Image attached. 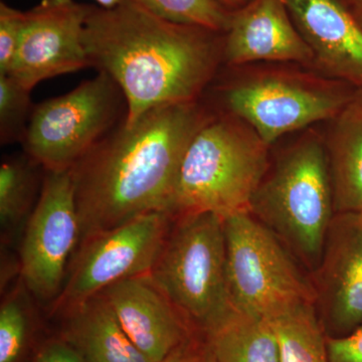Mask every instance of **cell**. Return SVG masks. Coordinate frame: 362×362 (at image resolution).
I'll list each match as a JSON object with an SVG mask.
<instances>
[{
	"instance_id": "obj_1",
	"label": "cell",
	"mask_w": 362,
	"mask_h": 362,
	"mask_svg": "<svg viewBox=\"0 0 362 362\" xmlns=\"http://www.w3.org/2000/svg\"><path fill=\"white\" fill-rule=\"evenodd\" d=\"M220 33L164 20L138 0L104 8L88 4L82 42L90 66L122 90L124 123L166 105L190 103L213 78L223 42Z\"/></svg>"
},
{
	"instance_id": "obj_2",
	"label": "cell",
	"mask_w": 362,
	"mask_h": 362,
	"mask_svg": "<svg viewBox=\"0 0 362 362\" xmlns=\"http://www.w3.org/2000/svg\"><path fill=\"white\" fill-rule=\"evenodd\" d=\"M197 101L121 124L71 168L80 243L152 211L171 214L183 157L209 120Z\"/></svg>"
},
{
	"instance_id": "obj_3",
	"label": "cell",
	"mask_w": 362,
	"mask_h": 362,
	"mask_svg": "<svg viewBox=\"0 0 362 362\" xmlns=\"http://www.w3.org/2000/svg\"><path fill=\"white\" fill-rule=\"evenodd\" d=\"M269 147L237 116L209 117L183 157L171 214L213 213L223 218L250 211L268 173Z\"/></svg>"
},
{
	"instance_id": "obj_4",
	"label": "cell",
	"mask_w": 362,
	"mask_h": 362,
	"mask_svg": "<svg viewBox=\"0 0 362 362\" xmlns=\"http://www.w3.org/2000/svg\"><path fill=\"white\" fill-rule=\"evenodd\" d=\"M250 213L306 268H316L335 214L327 152L319 136H305L281 156Z\"/></svg>"
},
{
	"instance_id": "obj_5",
	"label": "cell",
	"mask_w": 362,
	"mask_h": 362,
	"mask_svg": "<svg viewBox=\"0 0 362 362\" xmlns=\"http://www.w3.org/2000/svg\"><path fill=\"white\" fill-rule=\"evenodd\" d=\"M150 275L197 330L223 315L232 305L223 218L213 213L173 216Z\"/></svg>"
},
{
	"instance_id": "obj_6",
	"label": "cell",
	"mask_w": 362,
	"mask_h": 362,
	"mask_svg": "<svg viewBox=\"0 0 362 362\" xmlns=\"http://www.w3.org/2000/svg\"><path fill=\"white\" fill-rule=\"evenodd\" d=\"M226 279L233 306L272 320L304 304H315L310 278L294 255L250 211L223 218Z\"/></svg>"
},
{
	"instance_id": "obj_7",
	"label": "cell",
	"mask_w": 362,
	"mask_h": 362,
	"mask_svg": "<svg viewBox=\"0 0 362 362\" xmlns=\"http://www.w3.org/2000/svg\"><path fill=\"white\" fill-rule=\"evenodd\" d=\"M126 108L122 90L105 71L33 111L23 144L44 170L75 165L116 125Z\"/></svg>"
},
{
	"instance_id": "obj_8",
	"label": "cell",
	"mask_w": 362,
	"mask_h": 362,
	"mask_svg": "<svg viewBox=\"0 0 362 362\" xmlns=\"http://www.w3.org/2000/svg\"><path fill=\"white\" fill-rule=\"evenodd\" d=\"M357 92L346 83L291 71H266L230 85L226 106L271 145L286 133L333 120Z\"/></svg>"
},
{
	"instance_id": "obj_9",
	"label": "cell",
	"mask_w": 362,
	"mask_h": 362,
	"mask_svg": "<svg viewBox=\"0 0 362 362\" xmlns=\"http://www.w3.org/2000/svg\"><path fill=\"white\" fill-rule=\"evenodd\" d=\"M173 221L168 211H152L83 242L54 304V311L64 314L119 281L149 274Z\"/></svg>"
},
{
	"instance_id": "obj_10",
	"label": "cell",
	"mask_w": 362,
	"mask_h": 362,
	"mask_svg": "<svg viewBox=\"0 0 362 362\" xmlns=\"http://www.w3.org/2000/svg\"><path fill=\"white\" fill-rule=\"evenodd\" d=\"M45 171L37 204L26 221L20 273L33 297L49 301L63 289L81 228L71 168Z\"/></svg>"
},
{
	"instance_id": "obj_11",
	"label": "cell",
	"mask_w": 362,
	"mask_h": 362,
	"mask_svg": "<svg viewBox=\"0 0 362 362\" xmlns=\"http://www.w3.org/2000/svg\"><path fill=\"white\" fill-rule=\"evenodd\" d=\"M25 13L20 44L4 75L32 90L42 81L90 66L82 42L88 4L42 0Z\"/></svg>"
},
{
	"instance_id": "obj_12",
	"label": "cell",
	"mask_w": 362,
	"mask_h": 362,
	"mask_svg": "<svg viewBox=\"0 0 362 362\" xmlns=\"http://www.w3.org/2000/svg\"><path fill=\"white\" fill-rule=\"evenodd\" d=\"M310 281L327 337L362 325V211L334 214Z\"/></svg>"
},
{
	"instance_id": "obj_13",
	"label": "cell",
	"mask_w": 362,
	"mask_h": 362,
	"mask_svg": "<svg viewBox=\"0 0 362 362\" xmlns=\"http://www.w3.org/2000/svg\"><path fill=\"white\" fill-rule=\"evenodd\" d=\"M128 337L151 362H160L199 330L151 275L124 279L100 292Z\"/></svg>"
},
{
	"instance_id": "obj_14",
	"label": "cell",
	"mask_w": 362,
	"mask_h": 362,
	"mask_svg": "<svg viewBox=\"0 0 362 362\" xmlns=\"http://www.w3.org/2000/svg\"><path fill=\"white\" fill-rule=\"evenodd\" d=\"M314 65L362 90V30L345 0H284Z\"/></svg>"
},
{
	"instance_id": "obj_15",
	"label": "cell",
	"mask_w": 362,
	"mask_h": 362,
	"mask_svg": "<svg viewBox=\"0 0 362 362\" xmlns=\"http://www.w3.org/2000/svg\"><path fill=\"white\" fill-rule=\"evenodd\" d=\"M223 56L230 65L297 62L314 65V54L297 30L284 0H252L233 11Z\"/></svg>"
},
{
	"instance_id": "obj_16",
	"label": "cell",
	"mask_w": 362,
	"mask_h": 362,
	"mask_svg": "<svg viewBox=\"0 0 362 362\" xmlns=\"http://www.w3.org/2000/svg\"><path fill=\"white\" fill-rule=\"evenodd\" d=\"M63 339L85 362H151L138 349L101 294L64 313Z\"/></svg>"
},
{
	"instance_id": "obj_17",
	"label": "cell",
	"mask_w": 362,
	"mask_h": 362,
	"mask_svg": "<svg viewBox=\"0 0 362 362\" xmlns=\"http://www.w3.org/2000/svg\"><path fill=\"white\" fill-rule=\"evenodd\" d=\"M326 144L335 214L362 211V90L333 119Z\"/></svg>"
},
{
	"instance_id": "obj_18",
	"label": "cell",
	"mask_w": 362,
	"mask_h": 362,
	"mask_svg": "<svg viewBox=\"0 0 362 362\" xmlns=\"http://www.w3.org/2000/svg\"><path fill=\"white\" fill-rule=\"evenodd\" d=\"M199 332L211 362H280L270 320L233 304Z\"/></svg>"
},
{
	"instance_id": "obj_19",
	"label": "cell",
	"mask_w": 362,
	"mask_h": 362,
	"mask_svg": "<svg viewBox=\"0 0 362 362\" xmlns=\"http://www.w3.org/2000/svg\"><path fill=\"white\" fill-rule=\"evenodd\" d=\"M280 362H328L325 330L315 304H304L270 320Z\"/></svg>"
},
{
	"instance_id": "obj_20",
	"label": "cell",
	"mask_w": 362,
	"mask_h": 362,
	"mask_svg": "<svg viewBox=\"0 0 362 362\" xmlns=\"http://www.w3.org/2000/svg\"><path fill=\"white\" fill-rule=\"evenodd\" d=\"M39 165L30 156L6 157L0 165V223L13 235L33 211L39 187Z\"/></svg>"
},
{
	"instance_id": "obj_21",
	"label": "cell",
	"mask_w": 362,
	"mask_h": 362,
	"mask_svg": "<svg viewBox=\"0 0 362 362\" xmlns=\"http://www.w3.org/2000/svg\"><path fill=\"white\" fill-rule=\"evenodd\" d=\"M30 293L23 280L2 300L0 307V362H23L35 328Z\"/></svg>"
},
{
	"instance_id": "obj_22",
	"label": "cell",
	"mask_w": 362,
	"mask_h": 362,
	"mask_svg": "<svg viewBox=\"0 0 362 362\" xmlns=\"http://www.w3.org/2000/svg\"><path fill=\"white\" fill-rule=\"evenodd\" d=\"M164 20L226 33L233 11L214 0H138Z\"/></svg>"
},
{
	"instance_id": "obj_23",
	"label": "cell",
	"mask_w": 362,
	"mask_h": 362,
	"mask_svg": "<svg viewBox=\"0 0 362 362\" xmlns=\"http://www.w3.org/2000/svg\"><path fill=\"white\" fill-rule=\"evenodd\" d=\"M32 90L9 75L0 74V142L1 145L23 143L33 108Z\"/></svg>"
},
{
	"instance_id": "obj_24",
	"label": "cell",
	"mask_w": 362,
	"mask_h": 362,
	"mask_svg": "<svg viewBox=\"0 0 362 362\" xmlns=\"http://www.w3.org/2000/svg\"><path fill=\"white\" fill-rule=\"evenodd\" d=\"M25 11L0 4V74H7L13 64L25 23Z\"/></svg>"
},
{
	"instance_id": "obj_25",
	"label": "cell",
	"mask_w": 362,
	"mask_h": 362,
	"mask_svg": "<svg viewBox=\"0 0 362 362\" xmlns=\"http://www.w3.org/2000/svg\"><path fill=\"white\" fill-rule=\"evenodd\" d=\"M328 362H362V325L341 337H327Z\"/></svg>"
},
{
	"instance_id": "obj_26",
	"label": "cell",
	"mask_w": 362,
	"mask_h": 362,
	"mask_svg": "<svg viewBox=\"0 0 362 362\" xmlns=\"http://www.w3.org/2000/svg\"><path fill=\"white\" fill-rule=\"evenodd\" d=\"M33 362H85L77 351L66 343L63 338L52 339L45 342Z\"/></svg>"
},
{
	"instance_id": "obj_27",
	"label": "cell",
	"mask_w": 362,
	"mask_h": 362,
	"mask_svg": "<svg viewBox=\"0 0 362 362\" xmlns=\"http://www.w3.org/2000/svg\"><path fill=\"white\" fill-rule=\"evenodd\" d=\"M160 362H211L201 334L195 335Z\"/></svg>"
},
{
	"instance_id": "obj_28",
	"label": "cell",
	"mask_w": 362,
	"mask_h": 362,
	"mask_svg": "<svg viewBox=\"0 0 362 362\" xmlns=\"http://www.w3.org/2000/svg\"><path fill=\"white\" fill-rule=\"evenodd\" d=\"M345 2L362 30V0H345Z\"/></svg>"
},
{
	"instance_id": "obj_29",
	"label": "cell",
	"mask_w": 362,
	"mask_h": 362,
	"mask_svg": "<svg viewBox=\"0 0 362 362\" xmlns=\"http://www.w3.org/2000/svg\"><path fill=\"white\" fill-rule=\"evenodd\" d=\"M214 1L218 2V4L225 6L226 8L230 9V11H235L246 6L252 0H214Z\"/></svg>"
},
{
	"instance_id": "obj_30",
	"label": "cell",
	"mask_w": 362,
	"mask_h": 362,
	"mask_svg": "<svg viewBox=\"0 0 362 362\" xmlns=\"http://www.w3.org/2000/svg\"><path fill=\"white\" fill-rule=\"evenodd\" d=\"M98 6L104 7V8H112L120 4L122 0H95Z\"/></svg>"
}]
</instances>
